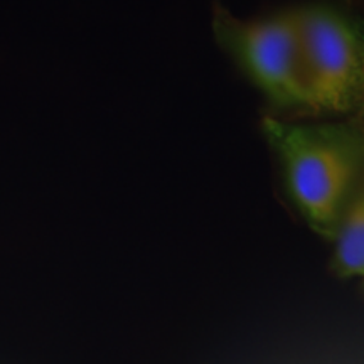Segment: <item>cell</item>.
<instances>
[{
  "mask_svg": "<svg viewBox=\"0 0 364 364\" xmlns=\"http://www.w3.org/2000/svg\"><path fill=\"white\" fill-rule=\"evenodd\" d=\"M262 134L295 208L317 235L334 240L341 215L364 176V124L356 118L299 124L267 115Z\"/></svg>",
  "mask_w": 364,
  "mask_h": 364,
  "instance_id": "1",
  "label": "cell"
},
{
  "mask_svg": "<svg viewBox=\"0 0 364 364\" xmlns=\"http://www.w3.org/2000/svg\"><path fill=\"white\" fill-rule=\"evenodd\" d=\"M211 27L218 46L277 112L312 115L297 9L245 21L215 2Z\"/></svg>",
  "mask_w": 364,
  "mask_h": 364,
  "instance_id": "2",
  "label": "cell"
},
{
  "mask_svg": "<svg viewBox=\"0 0 364 364\" xmlns=\"http://www.w3.org/2000/svg\"><path fill=\"white\" fill-rule=\"evenodd\" d=\"M295 9L312 115H354L364 124V24L332 4Z\"/></svg>",
  "mask_w": 364,
  "mask_h": 364,
  "instance_id": "3",
  "label": "cell"
},
{
  "mask_svg": "<svg viewBox=\"0 0 364 364\" xmlns=\"http://www.w3.org/2000/svg\"><path fill=\"white\" fill-rule=\"evenodd\" d=\"M332 241V272L339 279H354L364 284V176L346 204Z\"/></svg>",
  "mask_w": 364,
  "mask_h": 364,
  "instance_id": "4",
  "label": "cell"
}]
</instances>
